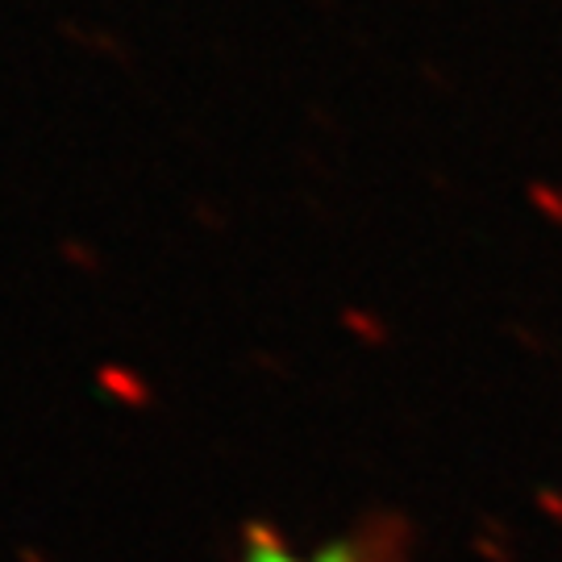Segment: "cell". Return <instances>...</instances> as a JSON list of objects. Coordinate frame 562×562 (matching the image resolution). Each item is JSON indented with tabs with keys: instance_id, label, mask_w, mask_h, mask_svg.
<instances>
[{
	"instance_id": "obj_1",
	"label": "cell",
	"mask_w": 562,
	"mask_h": 562,
	"mask_svg": "<svg viewBox=\"0 0 562 562\" xmlns=\"http://www.w3.org/2000/svg\"><path fill=\"white\" fill-rule=\"evenodd\" d=\"M246 562H359V559H355L350 546H341V542L325 546L317 554H296L292 546H283V542H259V546H250Z\"/></svg>"
}]
</instances>
